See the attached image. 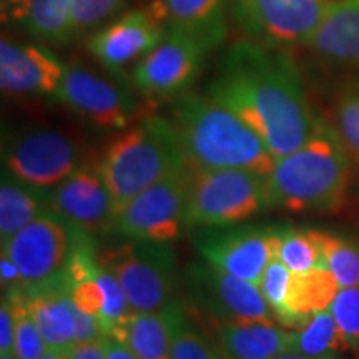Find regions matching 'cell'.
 Instances as JSON below:
<instances>
[{
  "mask_svg": "<svg viewBox=\"0 0 359 359\" xmlns=\"http://www.w3.org/2000/svg\"><path fill=\"white\" fill-rule=\"evenodd\" d=\"M336 123L346 150L359 160V90H353L339 98Z\"/></svg>",
  "mask_w": 359,
  "mask_h": 359,
  "instance_id": "836d02e7",
  "label": "cell"
},
{
  "mask_svg": "<svg viewBox=\"0 0 359 359\" xmlns=\"http://www.w3.org/2000/svg\"><path fill=\"white\" fill-rule=\"evenodd\" d=\"M0 283H2L4 293L15 288H24V286H22V276L19 268H17V264L4 253L2 258H0Z\"/></svg>",
  "mask_w": 359,
  "mask_h": 359,
  "instance_id": "8d00e7d4",
  "label": "cell"
},
{
  "mask_svg": "<svg viewBox=\"0 0 359 359\" xmlns=\"http://www.w3.org/2000/svg\"><path fill=\"white\" fill-rule=\"evenodd\" d=\"M326 0H230V13L246 39L273 48L309 45Z\"/></svg>",
  "mask_w": 359,
  "mask_h": 359,
  "instance_id": "8fae6325",
  "label": "cell"
},
{
  "mask_svg": "<svg viewBox=\"0 0 359 359\" xmlns=\"http://www.w3.org/2000/svg\"><path fill=\"white\" fill-rule=\"evenodd\" d=\"M275 359H338L336 356H326V358H311V356H304V354H299L296 351H285L281 353L280 356H276Z\"/></svg>",
  "mask_w": 359,
  "mask_h": 359,
  "instance_id": "f35d334b",
  "label": "cell"
},
{
  "mask_svg": "<svg viewBox=\"0 0 359 359\" xmlns=\"http://www.w3.org/2000/svg\"><path fill=\"white\" fill-rule=\"evenodd\" d=\"M57 102L100 130H125L137 116V102L123 79L70 62L55 93Z\"/></svg>",
  "mask_w": 359,
  "mask_h": 359,
  "instance_id": "30bf717a",
  "label": "cell"
},
{
  "mask_svg": "<svg viewBox=\"0 0 359 359\" xmlns=\"http://www.w3.org/2000/svg\"><path fill=\"white\" fill-rule=\"evenodd\" d=\"M67 64L40 42H0V87L19 97H55Z\"/></svg>",
  "mask_w": 359,
  "mask_h": 359,
  "instance_id": "e0dca14e",
  "label": "cell"
},
{
  "mask_svg": "<svg viewBox=\"0 0 359 359\" xmlns=\"http://www.w3.org/2000/svg\"><path fill=\"white\" fill-rule=\"evenodd\" d=\"M349 348L351 344L341 333L333 313L326 309V311L316 313L299 330L293 331L290 351L311 358H326L336 356Z\"/></svg>",
  "mask_w": 359,
  "mask_h": 359,
  "instance_id": "484cf974",
  "label": "cell"
},
{
  "mask_svg": "<svg viewBox=\"0 0 359 359\" xmlns=\"http://www.w3.org/2000/svg\"><path fill=\"white\" fill-rule=\"evenodd\" d=\"M40 359H67V351H60V349L48 348Z\"/></svg>",
  "mask_w": 359,
  "mask_h": 359,
  "instance_id": "ab89813d",
  "label": "cell"
},
{
  "mask_svg": "<svg viewBox=\"0 0 359 359\" xmlns=\"http://www.w3.org/2000/svg\"><path fill=\"white\" fill-rule=\"evenodd\" d=\"M2 158L11 177L47 191L87 163L82 142L58 128H30L13 135Z\"/></svg>",
  "mask_w": 359,
  "mask_h": 359,
  "instance_id": "52a82bcc",
  "label": "cell"
},
{
  "mask_svg": "<svg viewBox=\"0 0 359 359\" xmlns=\"http://www.w3.org/2000/svg\"><path fill=\"white\" fill-rule=\"evenodd\" d=\"M15 341V318H13L12 304L6 296L0 303V354L13 353Z\"/></svg>",
  "mask_w": 359,
  "mask_h": 359,
  "instance_id": "e575fe53",
  "label": "cell"
},
{
  "mask_svg": "<svg viewBox=\"0 0 359 359\" xmlns=\"http://www.w3.org/2000/svg\"><path fill=\"white\" fill-rule=\"evenodd\" d=\"M208 95L240 116L275 160L303 147L318 123L293 58L250 39L226 48Z\"/></svg>",
  "mask_w": 359,
  "mask_h": 359,
  "instance_id": "6da1fadb",
  "label": "cell"
},
{
  "mask_svg": "<svg viewBox=\"0 0 359 359\" xmlns=\"http://www.w3.org/2000/svg\"><path fill=\"white\" fill-rule=\"evenodd\" d=\"M330 311L351 348H359V286L339 288Z\"/></svg>",
  "mask_w": 359,
  "mask_h": 359,
  "instance_id": "d6a6232c",
  "label": "cell"
},
{
  "mask_svg": "<svg viewBox=\"0 0 359 359\" xmlns=\"http://www.w3.org/2000/svg\"><path fill=\"white\" fill-rule=\"evenodd\" d=\"M2 24L45 45L74 43L72 0H2Z\"/></svg>",
  "mask_w": 359,
  "mask_h": 359,
  "instance_id": "ffe728a7",
  "label": "cell"
},
{
  "mask_svg": "<svg viewBox=\"0 0 359 359\" xmlns=\"http://www.w3.org/2000/svg\"><path fill=\"white\" fill-rule=\"evenodd\" d=\"M11 302L15 318V341H13V354L19 359H40L48 346L40 333L37 323L34 321L25 302L24 288H15L4 293Z\"/></svg>",
  "mask_w": 359,
  "mask_h": 359,
  "instance_id": "f1b7e54d",
  "label": "cell"
},
{
  "mask_svg": "<svg viewBox=\"0 0 359 359\" xmlns=\"http://www.w3.org/2000/svg\"><path fill=\"white\" fill-rule=\"evenodd\" d=\"M185 313L180 302L160 311L133 313L122 343L137 359H172L175 327Z\"/></svg>",
  "mask_w": 359,
  "mask_h": 359,
  "instance_id": "603a6c76",
  "label": "cell"
},
{
  "mask_svg": "<svg viewBox=\"0 0 359 359\" xmlns=\"http://www.w3.org/2000/svg\"><path fill=\"white\" fill-rule=\"evenodd\" d=\"M25 302L48 348L67 351L75 344V304L64 278L24 288Z\"/></svg>",
  "mask_w": 359,
  "mask_h": 359,
  "instance_id": "44dd1931",
  "label": "cell"
},
{
  "mask_svg": "<svg viewBox=\"0 0 359 359\" xmlns=\"http://www.w3.org/2000/svg\"><path fill=\"white\" fill-rule=\"evenodd\" d=\"M358 198H359V190H358Z\"/></svg>",
  "mask_w": 359,
  "mask_h": 359,
  "instance_id": "b9f144b4",
  "label": "cell"
},
{
  "mask_svg": "<svg viewBox=\"0 0 359 359\" xmlns=\"http://www.w3.org/2000/svg\"><path fill=\"white\" fill-rule=\"evenodd\" d=\"M97 165L120 212L147 188L190 163L172 120L148 115L120 130Z\"/></svg>",
  "mask_w": 359,
  "mask_h": 359,
  "instance_id": "277c9868",
  "label": "cell"
},
{
  "mask_svg": "<svg viewBox=\"0 0 359 359\" xmlns=\"http://www.w3.org/2000/svg\"><path fill=\"white\" fill-rule=\"evenodd\" d=\"M148 7L167 30L196 40L208 52L226 40L230 0H151Z\"/></svg>",
  "mask_w": 359,
  "mask_h": 359,
  "instance_id": "ac0fdd59",
  "label": "cell"
},
{
  "mask_svg": "<svg viewBox=\"0 0 359 359\" xmlns=\"http://www.w3.org/2000/svg\"><path fill=\"white\" fill-rule=\"evenodd\" d=\"M338 291L339 285L330 269L314 268L306 273H293L281 326L291 331L299 330L314 314L330 309Z\"/></svg>",
  "mask_w": 359,
  "mask_h": 359,
  "instance_id": "cb8c5ba5",
  "label": "cell"
},
{
  "mask_svg": "<svg viewBox=\"0 0 359 359\" xmlns=\"http://www.w3.org/2000/svg\"><path fill=\"white\" fill-rule=\"evenodd\" d=\"M0 359H19L13 353H4L0 354Z\"/></svg>",
  "mask_w": 359,
  "mask_h": 359,
  "instance_id": "60d3db41",
  "label": "cell"
},
{
  "mask_svg": "<svg viewBox=\"0 0 359 359\" xmlns=\"http://www.w3.org/2000/svg\"><path fill=\"white\" fill-rule=\"evenodd\" d=\"M167 34L150 7L132 8L102 27L87 39V50L105 72L123 79V72L135 67L158 47Z\"/></svg>",
  "mask_w": 359,
  "mask_h": 359,
  "instance_id": "9a60e30c",
  "label": "cell"
},
{
  "mask_svg": "<svg viewBox=\"0 0 359 359\" xmlns=\"http://www.w3.org/2000/svg\"><path fill=\"white\" fill-rule=\"evenodd\" d=\"M326 64L359 70V0H333L309 42Z\"/></svg>",
  "mask_w": 359,
  "mask_h": 359,
  "instance_id": "d6986e66",
  "label": "cell"
},
{
  "mask_svg": "<svg viewBox=\"0 0 359 359\" xmlns=\"http://www.w3.org/2000/svg\"><path fill=\"white\" fill-rule=\"evenodd\" d=\"M278 323H222L213 325V341L224 359H275L290 351L293 331Z\"/></svg>",
  "mask_w": 359,
  "mask_h": 359,
  "instance_id": "7402d4cb",
  "label": "cell"
},
{
  "mask_svg": "<svg viewBox=\"0 0 359 359\" xmlns=\"http://www.w3.org/2000/svg\"><path fill=\"white\" fill-rule=\"evenodd\" d=\"M206 53L210 52L196 40L167 30L158 47L133 67L132 82L150 100L177 98L198 79Z\"/></svg>",
  "mask_w": 359,
  "mask_h": 359,
  "instance_id": "5bb4252c",
  "label": "cell"
},
{
  "mask_svg": "<svg viewBox=\"0 0 359 359\" xmlns=\"http://www.w3.org/2000/svg\"><path fill=\"white\" fill-rule=\"evenodd\" d=\"M48 210L90 236L115 233L118 212L97 163H85L50 190Z\"/></svg>",
  "mask_w": 359,
  "mask_h": 359,
  "instance_id": "2e32d148",
  "label": "cell"
},
{
  "mask_svg": "<svg viewBox=\"0 0 359 359\" xmlns=\"http://www.w3.org/2000/svg\"><path fill=\"white\" fill-rule=\"evenodd\" d=\"M107 359H137L122 341L107 338Z\"/></svg>",
  "mask_w": 359,
  "mask_h": 359,
  "instance_id": "74e56055",
  "label": "cell"
},
{
  "mask_svg": "<svg viewBox=\"0 0 359 359\" xmlns=\"http://www.w3.org/2000/svg\"><path fill=\"white\" fill-rule=\"evenodd\" d=\"M67 359H107V338L75 343L67 349Z\"/></svg>",
  "mask_w": 359,
  "mask_h": 359,
  "instance_id": "d590c367",
  "label": "cell"
},
{
  "mask_svg": "<svg viewBox=\"0 0 359 359\" xmlns=\"http://www.w3.org/2000/svg\"><path fill=\"white\" fill-rule=\"evenodd\" d=\"M291 278H293V271L276 257L268 264L262 283H259V290L275 316V321L280 326L286 316V302H288Z\"/></svg>",
  "mask_w": 359,
  "mask_h": 359,
  "instance_id": "1f68e13d",
  "label": "cell"
},
{
  "mask_svg": "<svg viewBox=\"0 0 359 359\" xmlns=\"http://www.w3.org/2000/svg\"><path fill=\"white\" fill-rule=\"evenodd\" d=\"M130 0H72L74 42L88 39L102 27L127 12Z\"/></svg>",
  "mask_w": 359,
  "mask_h": 359,
  "instance_id": "f546056e",
  "label": "cell"
},
{
  "mask_svg": "<svg viewBox=\"0 0 359 359\" xmlns=\"http://www.w3.org/2000/svg\"><path fill=\"white\" fill-rule=\"evenodd\" d=\"M47 190L22 183L4 173L0 185V240L7 241L40 213L48 210Z\"/></svg>",
  "mask_w": 359,
  "mask_h": 359,
  "instance_id": "d4e9b609",
  "label": "cell"
},
{
  "mask_svg": "<svg viewBox=\"0 0 359 359\" xmlns=\"http://www.w3.org/2000/svg\"><path fill=\"white\" fill-rule=\"evenodd\" d=\"M191 173V165H188L130 200L116 215L115 233L154 243L170 245L178 240L188 228L187 206Z\"/></svg>",
  "mask_w": 359,
  "mask_h": 359,
  "instance_id": "9c48e42d",
  "label": "cell"
},
{
  "mask_svg": "<svg viewBox=\"0 0 359 359\" xmlns=\"http://www.w3.org/2000/svg\"><path fill=\"white\" fill-rule=\"evenodd\" d=\"M172 122L193 168H241L266 177L275 168L262 138L210 95L185 92L173 98Z\"/></svg>",
  "mask_w": 359,
  "mask_h": 359,
  "instance_id": "3957f363",
  "label": "cell"
},
{
  "mask_svg": "<svg viewBox=\"0 0 359 359\" xmlns=\"http://www.w3.org/2000/svg\"><path fill=\"white\" fill-rule=\"evenodd\" d=\"M278 243L276 226L205 228L195 238L206 263L258 286L268 264L278 257Z\"/></svg>",
  "mask_w": 359,
  "mask_h": 359,
  "instance_id": "4fadbf2b",
  "label": "cell"
},
{
  "mask_svg": "<svg viewBox=\"0 0 359 359\" xmlns=\"http://www.w3.org/2000/svg\"><path fill=\"white\" fill-rule=\"evenodd\" d=\"M313 231L321 248L325 268L333 273L339 288L359 286V243L344 235Z\"/></svg>",
  "mask_w": 359,
  "mask_h": 359,
  "instance_id": "4316f807",
  "label": "cell"
},
{
  "mask_svg": "<svg viewBox=\"0 0 359 359\" xmlns=\"http://www.w3.org/2000/svg\"><path fill=\"white\" fill-rule=\"evenodd\" d=\"M97 257L122 285L135 313L160 311L175 303L178 273L170 245L125 238Z\"/></svg>",
  "mask_w": 359,
  "mask_h": 359,
  "instance_id": "8992f818",
  "label": "cell"
},
{
  "mask_svg": "<svg viewBox=\"0 0 359 359\" xmlns=\"http://www.w3.org/2000/svg\"><path fill=\"white\" fill-rule=\"evenodd\" d=\"M338 130L318 120L311 137L276 160L268 175L271 208L294 213H338L346 201L351 165Z\"/></svg>",
  "mask_w": 359,
  "mask_h": 359,
  "instance_id": "7a4b0ae2",
  "label": "cell"
},
{
  "mask_svg": "<svg viewBox=\"0 0 359 359\" xmlns=\"http://www.w3.org/2000/svg\"><path fill=\"white\" fill-rule=\"evenodd\" d=\"M83 231L74 228L52 210H45L34 222L2 243L19 268L24 288L47 285L64 276L75 245Z\"/></svg>",
  "mask_w": 359,
  "mask_h": 359,
  "instance_id": "ba28073f",
  "label": "cell"
},
{
  "mask_svg": "<svg viewBox=\"0 0 359 359\" xmlns=\"http://www.w3.org/2000/svg\"><path fill=\"white\" fill-rule=\"evenodd\" d=\"M187 293L193 309L212 325L276 323L258 285L213 264H193L187 271Z\"/></svg>",
  "mask_w": 359,
  "mask_h": 359,
  "instance_id": "7c38bea8",
  "label": "cell"
},
{
  "mask_svg": "<svg viewBox=\"0 0 359 359\" xmlns=\"http://www.w3.org/2000/svg\"><path fill=\"white\" fill-rule=\"evenodd\" d=\"M172 359H224L213 339L206 338L188 321L187 313L180 318L173 336Z\"/></svg>",
  "mask_w": 359,
  "mask_h": 359,
  "instance_id": "4dcf8cb0",
  "label": "cell"
},
{
  "mask_svg": "<svg viewBox=\"0 0 359 359\" xmlns=\"http://www.w3.org/2000/svg\"><path fill=\"white\" fill-rule=\"evenodd\" d=\"M269 208L266 175L241 168H193L188 228L236 226Z\"/></svg>",
  "mask_w": 359,
  "mask_h": 359,
  "instance_id": "5b68a950",
  "label": "cell"
},
{
  "mask_svg": "<svg viewBox=\"0 0 359 359\" xmlns=\"http://www.w3.org/2000/svg\"><path fill=\"white\" fill-rule=\"evenodd\" d=\"M278 258L293 273H306L314 268H325L321 248L313 230L280 228Z\"/></svg>",
  "mask_w": 359,
  "mask_h": 359,
  "instance_id": "83f0119b",
  "label": "cell"
}]
</instances>
